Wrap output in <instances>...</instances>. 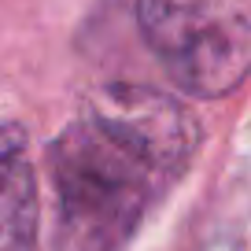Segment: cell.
I'll return each mask as SVG.
<instances>
[{
    "label": "cell",
    "mask_w": 251,
    "mask_h": 251,
    "mask_svg": "<svg viewBox=\"0 0 251 251\" xmlns=\"http://www.w3.org/2000/svg\"><path fill=\"white\" fill-rule=\"evenodd\" d=\"M81 115L107 129L159 170V177H177L200 148V126L185 103L151 85L111 81L85 96Z\"/></svg>",
    "instance_id": "3957f363"
},
{
    "label": "cell",
    "mask_w": 251,
    "mask_h": 251,
    "mask_svg": "<svg viewBox=\"0 0 251 251\" xmlns=\"http://www.w3.org/2000/svg\"><path fill=\"white\" fill-rule=\"evenodd\" d=\"M137 26L188 96L218 100L251 74V8L240 0H137Z\"/></svg>",
    "instance_id": "7a4b0ae2"
},
{
    "label": "cell",
    "mask_w": 251,
    "mask_h": 251,
    "mask_svg": "<svg viewBox=\"0 0 251 251\" xmlns=\"http://www.w3.org/2000/svg\"><path fill=\"white\" fill-rule=\"evenodd\" d=\"M48 170L59 196L63 251H115L163 181L148 159L85 115L52 141Z\"/></svg>",
    "instance_id": "6da1fadb"
},
{
    "label": "cell",
    "mask_w": 251,
    "mask_h": 251,
    "mask_svg": "<svg viewBox=\"0 0 251 251\" xmlns=\"http://www.w3.org/2000/svg\"><path fill=\"white\" fill-rule=\"evenodd\" d=\"M0 251H37V177L19 122H0Z\"/></svg>",
    "instance_id": "277c9868"
}]
</instances>
